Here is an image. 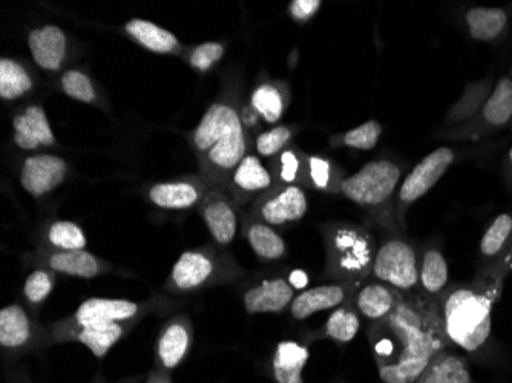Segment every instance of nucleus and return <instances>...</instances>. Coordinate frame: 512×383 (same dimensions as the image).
<instances>
[{
    "label": "nucleus",
    "instance_id": "nucleus-1",
    "mask_svg": "<svg viewBox=\"0 0 512 383\" xmlns=\"http://www.w3.org/2000/svg\"><path fill=\"white\" fill-rule=\"evenodd\" d=\"M379 377L384 383H414L434 357L451 348L439 304L421 292L405 293L384 321L368 328Z\"/></svg>",
    "mask_w": 512,
    "mask_h": 383
},
{
    "label": "nucleus",
    "instance_id": "nucleus-2",
    "mask_svg": "<svg viewBox=\"0 0 512 383\" xmlns=\"http://www.w3.org/2000/svg\"><path fill=\"white\" fill-rule=\"evenodd\" d=\"M241 108L237 95L226 92L206 109L192 132L191 146L200 175L212 187L226 190L230 174L250 152V132Z\"/></svg>",
    "mask_w": 512,
    "mask_h": 383
},
{
    "label": "nucleus",
    "instance_id": "nucleus-3",
    "mask_svg": "<svg viewBox=\"0 0 512 383\" xmlns=\"http://www.w3.org/2000/svg\"><path fill=\"white\" fill-rule=\"evenodd\" d=\"M505 281L476 273L471 281L454 282L440 296L439 315L445 336L451 345L477 353L490 341L493 330V308L503 292Z\"/></svg>",
    "mask_w": 512,
    "mask_h": 383
},
{
    "label": "nucleus",
    "instance_id": "nucleus-4",
    "mask_svg": "<svg viewBox=\"0 0 512 383\" xmlns=\"http://www.w3.org/2000/svg\"><path fill=\"white\" fill-rule=\"evenodd\" d=\"M325 249L322 278L332 282L370 281L378 244L373 233L352 221H330L319 226Z\"/></svg>",
    "mask_w": 512,
    "mask_h": 383
},
{
    "label": "nucleus",
    "instance_id": "nucleus-5",
    "mask_svg": "<svg viewBox=\"0 0 512 383\" xmlns=\"http://www.w3.org/2000/svg\"><path fill=\"white\" fill-rule=\"evenodd\" d=\"M402 183V167L396 161L381 158L368 161L341 183V194L368 213L390 235L402 232L396 223L394 203Z\"/></svg>",
    "mask_w": 512,
    "mask_h": 383
},
{
    "label": "nucleus",
    "instance_id": "nucleus-6",
    "mask_svg": "<svg viewBox=\"0 0 512 383\" xmlns=\"http://www.w3.org/2000/svg\"><path fill=\"white\" fill-rule=\"evenodd\" d=\"M244 269L221 247L206 246L186 250L172 267L165 289L174 295H188L215 285L234 282Z\"/></svg>",
    "mask_w": 512,
    "mask_h": 383
},
{
    "label": "nucleus",
    "instance_id": "nucleus-7",
    "mask_svg": "<svg viewBox=\"0 0 512 383\" xmlns=\"http://www.w3.org/2000/svg\"><path fill=\"white\" fill-rule=\"evenodd\" d=\"M155 302H134L126 299L89 298L77 307L73 315L54 322L48 328V342L63 344L66 336L73 331L91 325L128 324L137 325L146 315L155 311Z\"/></svg>",
    "mask_w": 512,
    "mask_h": 383
},
{
    "label": "nucleus",
    "instance_id": "nucleus-8",
    "mask_svg": "<svg viewBox=\"0 0 512 383\" xmlns=\"http://www.w3.org/2000/svg\"><path fill=\"white\" fill-rule=\"evenodd\" d=\"M419 264L421 256L410 241L401 235H388L378 246L371 278L401 293L419 292Z\"/></svg>",
    "mask_w": 512,
    "mask_h": 383
},
{
    "label": "nucleus",
    "instance_id": "nucleus-9",
    "mask_svg": "<svg viewBox=\"0 0 512 383\" xmlns=\"http://www.w3.org/2000/svg\"><path fill=\"white\" fill-rule=\"evenodd\" d=\"M454 160H456V152L453 149L447 146L434 149L427 157L422 158L413 167V171L402 180L396 195V203H394V213H396L399 229L405 230L408 209L439 183L440 178L444 177Z\"/></svg>",
    "mask_w": 512,
    "mask_h": 383
},
{
    "label": "nucleus",
    "instance_id": "nucleus-10",
    "mask_svg": "<svg viewBox=\"0 0 512 383\" xmlns=\"http://www.w3.org/2000/svg\"><path fill=\"white\" fill-rule=\"evenodd\" d=\"M309 210L306 189L301 186H273L247 206L246 217L272 227L298 223Z\"/></svg>",
    "mask_w": 512,
    "mask_h": 383
},
{
    "label": "nucleus",
    "instance_id": "nucleus-11",
    "mask_svg": "<svg viewBox=\"0 0 512 383\" xmlns=\"http://www.w3.org/2000/svg\"><path fill=\"white\" fill-rule=\"evenodd\" d=\"M512 122V77L505 76L480 103L476 114L468 120L467 131L460 137L477 138L502 131Z\"/></svg>",
    "mask_w": 512,
    "mask_h": 383
},
{
    "label": "nucleus",
    "instance_id": "nucleus-12",
    "mask_svg": "<svg viewBox=\"0 0 512 383\" xmlns=\"http://www.w3.org/2000/svg\"><path fill=\"white\" fill-rule=\"evenodd\" d=\"M198 210L218 247L224 249L234 243L240 227V207L227 190L211 187Z\"/></svg>",
    "mask_w": 512,
    "mask_h": 383
},
{
    "label": "nucleus",
    "instance_id": "nucleus-13",
    "mask_svg": "<svg viewBox=\"0 0 512 383\" xmlns=\"http://www.w3.org/2000/svg\"><path fill=\"white\" fill-rule=\"evenodd\" d=\"M194 347V328L188 316L178 315L169 319L155 342V368L174 371L180 367Z\"/></svg>",
    "mask_w": 512,
    "mask_h": 383
},
{
    "label": "nucleus",
    "instance_id": "nucleus-14",
    "mask_svg": "<svg viewBox=\"0 0 512 383\" xmlns=\"http://www.w3.org/2000/svg\"><path fill=\"white\" fill-rule=\"evenodd\" d=\"M36 261L37 267H45L56 275L71 278L92 279L112 270L108 261L86 250H48L39 247Z\"/></svg>",
    "mask_w": 512,
    "mask_h": 383
},
{
    "label": "nucleus",
    "instance_id": "nucleus-15",
    "mask_svg": "<svg viewBox=\"0 0 512 383\" xmlns=\"http://www.w3.org/2000/svg\"><path fill=\"white\" fill-rule=\"evenodd\" d=\"M68 171V163L63 158L51 154H34L23 160L19 180L28 195L42 198L66 180Z\"/></svg>",
    "mask_w": 512,
    "mask_h": 383
},
{
    "label": "nucleus",
    "instance_id": "nucleus-16",
    "mask_svg": "<svg viewBox=\"0 0 512 383\" xmlns=\"http://www.w3.org/2000/svg\"><path fill=\"white\" fill-rule=\"evenodd\" d=\"M272 187L273 177L269 167L264 166L255 152H249L230 174L226 190L241 209L249 206Z\"/></svg>",
    "mask_w": 512,
    "mask_h": 383
},
{
    "label": "nucleus",
    "instance_id": "nucleus-17",
    "mask_svg": "<svg viewBox=\"0 0 512 383\" xmlns=\"http://www.w3.org/2000/svg\"><path fill=\"white\" fill-rule=\"evenodd\" d=\"M362 284L355 282H329L304 290L293 299L289 313L295 321H304L321 311L336 310L345 302L352 301Z\"/></svg>",
    "mask_w": 512,
    "mask_h": 383
},
{
    "label": "nucleus",
    "instance_id": "nucleus-18",
    "mask_svg": "<svg viewBox=\"0 0 512 383\" xmlns=\"http://www.w3.org/2000/svg\"><path fill=\"white\" fill-rule=\"evenodd\" d=\"M211 187L201 175H188L149 187L148 200L160 209L188 210L200 206Z\"/></svg>",
    "mask_w": 512,
    "mask_h": 383
},
{
    "label": "nucleus",
    "instance_id": "nucleus-19",
    "mask_svg": "<svg viewBox=\"0 0 512 383\" xmlns=\"http://www.w3.org/2000/svg\"><path fill=\"white\" fill-rule=\"evenodd\" d=\"M40 330L30 311L11 304L0 311V347L11 353H25L39 344Z\"/></svg>",
    "mask_w": 512,
    "mask_h": 383
},
{
    "label": "nucleus",
    "instance_id": "nucleus-20",
    "mask_svg": "<svg viewBox=\"0 0 512 383\" xmlns=\"http://www.w3.org/2000/svg\"><path fill=\"white\" fill-rule=\"evenodd\" d=\"M511 243L512 212H503L491 221L490 226L486 227L485 233L480 239L476 273H490L499 278L496 275L497 269L505 261Z\"/></svg>",
    "mask_w": 512,
    "mask_h": 383
},
{
    "label": "nucleus",
    "instance_id": "nucleus-21",
    "mask_svg": "<svg viewBox=\"0 0 512 383\" xmlns=\"http://www.w3.org/2000/svg\"><path fill=\"white\" fill-rule=\"evenodd\" d=\"M295 289L286 278H269L253 284L244 292L243 304L249 315H278L290 308Z\"/></svg>",
    "mask_w": 512,
    "mask_h": 383
},
{
    "label": "nucleus",
    "instance_id": "nucleus-22",
    "mask_svg": "<svg viewBox=\"0 0 512 383\" xmlns=\"http://www.w3.org/2000/svg\"><path fill=\"white\" fill-rule=\"evenodd\" d=\"M13 126L14 143L22 151H39L56 145V135L43 106H27L14 117Z\"/></svg>",
    "mask_w": 512,
    "mask_h": 383
},
{
    "label": "nucleus",
    "instance_id": "nucleus-23",
    "mask_svg": "<svg viewBox=\"0 0 512 383\" xmlns=\"http://www.w3.org/2000/svg\"><path fill=\"white\" fill-rule=\"evenodd\" d=\"M405 293L379 281H367L356 290L353 305L361 318L370 324L384 321L401 304Z\"/></svg>",
    "mask_w": 512,
    "mask_h": 383
},
{
    "label": "nucleus",
    "instance_id": "nucleus-24",
    "mask_svg": "<svg viewBox=\"0 0 512 383\" xmlns=\"http://www.w3.org/2000/svg\"><path fill=\"white\" fill-rule=\"evenodd\" d=\"M28 46L36 65L50 73L59 71L68 57V36L56 25H45L31 30L28 34Z\"/></svg>",
    "mask_w": 512,
    "mask_h": 383
},
{
    "label": "nucleus",
    "instance_id": "nucleus-25",
    "mask_svg": "<svg viewBox=\"0 0 512 383\" xmlns=\"http://www.w3.org/2000/svg\"><path fill=\"white\" fill-rule=\"evenodd\" d=\"M309 359V345L292 339L281 341L273 351L270 374L275 383H304V370Z\"/></svg>",
    "mask_w": 512,
    "mask_h": 383
},
{
    "label": "nucleus",
    "instance_id": "nucleus-26",
    "mask_svg": "<svg viewBox=\"0 0 512 383\" xmlns=\"http://www.w3.org/2000/svg\"><path fill=\"white\" fill-rule=\"evenodd\" d=\"M450 285V269L444 253L439 247H425L419 264V292L439 301Z\"/></svg>",
    "mask_w": 512,
    "mask_h": 383
},
{
    "label": "nucleus",
    "instance_id": "nucleus-27",
    "mask_svg": "<svg viewBox=\"0 0 512 383\" xmlns=\"http://www.w3.org/2000/svg\"><path fill=\"white\" fill-rule=\"evenodd\" d=\"M243 232L250 249L260 261L275 262L286 258V241L276 232L275 227L269 226L263 221L244 217Z\"/></svg>",
    "mask_w": 512,
    "mask_h": 383
},
{
    "label": "nucleus",
    "instance_id": "nucleus-28",
    "mask_svg": "<svg viewBox=\"0 0 512 383\" xmlns=\"http://www.w3.org/2000/svg\"><path fill=\"white\" fill-rule=\"evenodd\" d=\"M134 328L128 324L91 325L79 328L66 336L65 342H79L85 345L97 359H103L115 344H119L126 334Z\"/></svg>",
    "mask_w": 512,
    "mask_h": 383
},
{
    "label": "nucleus",
    "instance_id": "nucleus-29",
    "mask_svg": "<svg viewBox=\"0 0 512 383\" xmlns=\"http://www.w3.org/2000/svg\"><path fill=\"white\" fill-rule=\"evenodd\" d=\"M468 33L477 42H496L508 28L509 14L505 8L474 7L465 13Z\"/></svg>",
    "mask_w": 512,
    "mask_h": 383
},
{
    "label": "nucleus",
    "instance_id": "nucleus-30",
    "mask_svg": "<svg viewBox=\"0 0 512 383\" xmlns=\"http://www.w3.org/2000/svg\"><path fill=\"white\" fill-rule=\"evenodd\" d=\"M414 383H474V380L467 359L448 348L434 357Z\"/></svg>",
    "mask_w": 512,
    "mask_h": 383
},
{
    "label": "nucleus",
    "instance_id": "nucleus-31",
    "mask_svg": "<svg viewBox=\"0 0 512 383\" xmlns=\"http://www.w3.org/2000/svg\"><path fill=\"white\" fill-rule=\"evenodd\" d=\"M307 152L289 145L283 152L269 160L273 186H301L307 189Z\"/></svg>",
    "mask_w": 512,
    "mask_h": 383
},
{
    "label": "nucleus",
    "instance_id": "nucleus-32",
    "mask_svg": "<svg viewBox=\"0 0 512 383\" xmlns=\"http://www.w3.org/2000/svg\"><path fill=\"white\" fill-rule=\"evenodd\" d=\"M126 34L138 45L155 54L180 53V40L171 31L149 20L132 19L125 25Z\"/></svg>",
    "mask_w": 512,
    "mask_h": 383
},
{
    "label": "nucleus",
    "instance_id": "nucleus-33",
    "mask_svg": "<svg viewBox=\"0 0 512 383\" xmlns=\"http://www.w3.org/2000/svg\"><path fill=\"white\" fill-rule=\"evenodd\" d=\"M253 111L266 125H275L283 118L289 105V89L284 83L263 82L253 89L249 100Z\"/></svg>",
    "mask_w": 512,
    "mask_h": 383
},
{
    "label": "nucleus",
    "instance_id": "nucleus-34",
    "mask_svg": "<svg viewBox=\"0 0 512 383\" xmlns=\"http://www.w3.org/2000/svg\"><path fill=\"white\" fill-rule=\"evenodd\" d=\"M307 189L324 194H341V183L345 175L335 161L322 155L307 154Z\"/></svg>",
    "mask_w": 512,
    "mask_h": 383
},
{
    "label": "nucleus",
    "instance_id": "nucleus-35",
    "mask_svg": "<svg viewBox=\"0 0 512 383\" xmlns=\"http://www.w3.org/2000/svg\"><path fill=\"white\" fill-rule=\"evenodd\" d=\"M34 82L22 63L10 57L0 60V99L4 102H14L22 99L33 91Z\"/></svg>",
    "mask_w": 512,
    "mask_h": 383
},
{
    "label": "nucleus",
    "instance_id": "nucleus-36",
    "mask_svg": "<svg viewBox=\"0 0 512 383\" xmlns=\"http://www.w3.org/2000/svg\"><path fill=\"white\" fill-rule=\"evenodd\" d=\"M359 328H361V316L356 311L353 301H348L332 311L321 334L322 338L344 345L358 336Z\"/></svg>",
    "mask_w": 512,
    "mask_h": 383
},
{
    "label": "nucleus",
    "instance_id": "nucleus-37",
    "mask_svg": "<svg viewBox=\"0 0 512 383\" xmlns=\"http://www.w3.org/2000/svg\"><path fill=\"white\" fill-rule=\"evenodd\" d=\"M88 246L85 232L74 221L59 220L46 227L42 236V249L85 250Z\"/></svg>",
    "mask_w": 512,
    "mask_h": 383
},
{
    "label": "nucleus",
    "instance_id": "nucleus-38",
    "mask_svg": "<svg viewBox=\"0 0 512 383\" xmlns=\"http://www.w3.org/2000/svg\"><path fill=\"white\" fill-rule=\"evenodd\" d=\"M381 135V123L376 120H368V122L333 138V145L356 149V151H371L378 145Z\"/></svg>",
    "mask_w": 512,
    "mask_h": 383
},
{
    "label": "nucleus",
    "instance_id": "nucleus-39",
    "mask_svg": "<svg viewBox=\"0 0 512 383\" xmlns=\"http://www.w3.org/2000/svg\"><path fill=\"white\" fill-rule=\"evenodd\" d=\"M54 285H56V273L45 267H37L23 284V298L33 310L39 308L46 299L50 298Z\"/></svg>",
    "mask_w": 512,
    "mask_h": 383
},
{
    "label": "nucleus",
    "instance_id": "nucleus-40",
    "mask_svg": "<svg viewBox=\"0 0 512 383\" xmlns=\"http://www.w3.org/2000/svg\"><path fill=\"white\" fill-rule=\"evenodd\" d=\"M292 140L293 129L290 126L279 125L256 135L253 148H255V154L258 157L270 160V158L276 157L279 152H283L287 146L292 145Z\"/></svg>",
    "mask_w": 512,
    "mask_h": 383
},
{
    "label": "nucleus",
    "instance_id": "nucleus-41",
    "mask_svg": "<svg viewBox=\"0 0 512 383\" xmlns=\"http://www.w3.org/2000/svg\"><path fill=\"white\" fill-rule=\"evenodd\" d=\"M60 88L69 99L86 103V105L97 102L96 86L92 83L91 77L80 69H68L63 73L60 77Z\"/></svg>",
    "mask_w": 512,
    "mask_h": 383
},
{
    "label": "nucleus",
    "instance_id": "nucleus-42",
    "mask_svg": "<svg viewBox=\"0 0 512 383\" xmlns=\"http://www.w3.org/2000/svg\"><path fill=\"white\" fill-rule=\"evenodd\" d=\"M226 53V46L220 42H206L195 46L188 53V62L198 73H207L214 68Z\"/></svg>",
    "mask_w": 512,
    "mask_h": 383
},
{
    "label": "nucleus",
    "instance_id": "nucleus-43",
    "mask_svg": "<svg viewBox=\"0 0 512 383\" xmlns=\"http://www.w3.org/2000/svg\"><path fill=\"white\" fill-rule=\"evenodd\" d=\"M321 7V0H293L287 8V13L295 22L307 23L318 14Z\"/></svg>",
    "mask_w": 512,
    "mask_h": 383
},
{
    "label": "nucleus",
    "instance_id": "nucleus-44",
    "mask_svg": "<svg viewBox=\"0 0 512 383\" xmlns=\"http://www.w3.org/2000/svg\"><path fill=\"white\" fill-rule=\"evenodd\" d=\"M289 282L295 290L304 289V287H307V284H309V278H307L306 272L295 270V272L290 273Z\"/></svg>",
    "mask_w": 512,
    "mask_h": 383
},
{
    "label": "nucleus",
    "instance_id": "nucleus-45",
    "mask_svg": "<svg viewBox=\"0 0 512 383\" xmlns=\"http://www.w3.org/2000/svg\"><path fill=\"white\" fill-rule=\"evenodd\" d=\"M145 383H172L171 373L155 368V370L149 374Z\"/></svg>",
    "mask_w": 512,
    "mask_h": 383
},
{
    "label": "nucleus",
    "instance_id": "nucleus-46",
    "mask_svg": "<svg viewBox=\"0 0 512 383\" xmlns=\"http://www.w3.org/2000/svg\"><path fill=\"white\" fill-rule=\"evenodd\" d=\"M512 273V243L511 247H509L508 255H506L505 261L502 262V266L497 269L496 275L499 278L506 279L508 275Z\"/></svg>",
    "mask_w": 512,
    "mask_h": 383
},
{
    "label": "nucleus",
    "instance_id": "nucleus-47",
    "mask_svg": "<svg viewBox=\"0 0 512 383\" xmlns=\"http://www.w3.org/2000/svg\"><path fill=\"white\" fill-rule=\"evenodd\" d=\"M506 164H508L509 169L512 171V146L508 149V154H506Z\"/></svg>",
    "mask_w": 512,
    "mask_h": 383
}]
</instances>
